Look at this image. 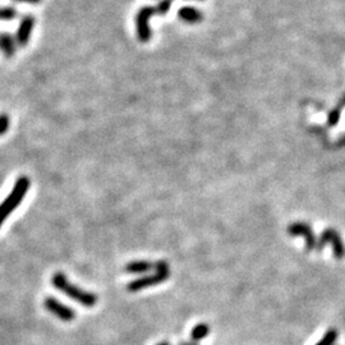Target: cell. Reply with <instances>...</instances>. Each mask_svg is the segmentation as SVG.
<instances>
[{"label":"cell","mask_w":345,"mask_h":345,"mask_svg":"<svg viewBox=\"0 0 345 345\" xmlns=\"http://www.w3.org/2000/svg\"><path fill=\"white\" fill-rule=\"evenodd\" d=\"M16 2H26V3L37 4V3H40V2H41V0H16Z\"/></svg>","instance_id":"17"},{"label":"cell","mask_w":345,"mask_h":345,"mask_svg":"<svg viewBox=\"0 0 345 345\" xmlns=\"http://www.w3.org/2000/svg\"><path fill=\"white\" fill-rule=\"evenodd\" d=\"M51 284L58 289V290L64 293L65 296H68L69 298L74 299L77 303L82 304V306L94 307L95 304L97 303V297L95 296L94 293L86 291L83 290V289L70 284L69 280L67 279V276L63 273H55L51 278Z\"/></svg>","instance_id":"1"},{"label":"cell","mask_w":345,"mask_h":345,"mask_svg":"<svg viewBox=\"0 0 345 345\" xmlns=\"http://www.w3.org/2000/svg\"><path fill=\"white\" fill-rule=\"evenodd\" d=\"M157 345H170V344H169V341H161V342H158Z\"/></svg>","instance_id":"19"},{"label":"cell","mask_w":345,"mask_h":345,"mask_svg":"<svg viewBox=\"0 0 345 345\" xmlns=\"http://www.w3.org/2000/svg\"><path fill=\"white\" fill-rule=\"evenodd\" d=\"M171 0H164L158 4L157 7H145V8L141 9L137 14V32H138V39L142 42H146L150 40L151 37V31L150 27H148V19L153 14H165L166 12L170 9Z\"/></svg>","instance_id":"3"},{"label":"cell","mask_w":345,"mask_h":345,"mask_svg":"<svg viewBox=\"0 0 345 345\" xmlns=\"http://www.w3.org/2000/svg\"><path fill=\"white\" fill-rule=\"evenodd\" d=\"M9 124H11V119H9L8 115L0 114V136L8 132Z\"/></svg>","instance_id":"15"},{"label":"cell","mask_w":345,"mask_h":345,"mask_svg":"<svg viewBox=\"0 0 345 345\" xmlns=\"http://www.w3.org/2000/svg\"><path fill=\"white\" fill-rule=\"evenodd\" d=\"M17 16L16 9L12 7H6V8H0V21H11L14 19Z\"/></svg>","instance_id":"14"},{"label":"cell","mask_w":345,"mask_h":345,"mask_svg":"<svg viewBox=\"0 0 345 345\" xmlns=\"http://www.w3.org/2000/svg\"><path fill=\"white\" fill-rule=\"evenodd\" d=\"M208 334H210V326L206 324H200L193 327L191 337H192L193 341H200V340L205 339Z\"/></svg>","instance_id":"12"},{"label":"cell","mask_w":345,"mask_h":345,"mask_svg":"<svg viewBox=\"0 0 345 345\" xmlns=\"http://www.w3.org/2000/svg\"><path fill=\"white\" fill-rule=\"evenodd\" d=\"M0 49L3 50L7 58H12L16 52V40L11 34H0Z\"/></svg>","instance_id":"9"},{"label":"cell","mask_w":345,"mask_h":345,"mask_svg":"<svg viewBox=\"0 0 345 345\" xmlns=\"http://www.w3.org/2000/svg\"><path fill=\"white\" fill-rule=\"evenodd\" d=\"M326 243H330L332 246V251H334V256L336 258H342L345 256V246L342 243L341 238H340L339 233L335 229H325L324 233L321 234L319 243H317V248L321 249Z\"/></svg>","instance_id":"5"},{"label":"cell","mask_w":345,"mask_h":345,"mask_svg":"<svg viewBox=\"0 0 345 345\" xmlns=\"http://www.w3.org/2000/svg\"><path fill=\"white\" fill-rule=\"evenodd\" d=\"M30 179L27 177H19L12 190L11 195L4 200V202L0 205V226L3 225L6 219L18 207L19 203L23 201L24 196L29 192L30 188Z\"/></svg>","instance_id":"2"},{"label":"cell","mask_w":345,"mask_h":345,"mask_svg":"<svg viewBox=\"0 0 345 345\" xmlns=\"http://www.w3.org/2000/svg\"><path fill=\"white\" fill-rule=\"evenodd\" d=\"M153 268H155L156 273L152 275L143 276V278L137 279V280L130 281L127 285V289L129 291H138L141 289L148 288V286L157 285V284L163 283L170 275V269L169 265L165 261H157L156 263H153Z\"/></svg>","instance_id":"4"},{"label":"cell","mask_w":345,"mask_h":345,"mask_svg":"<svg viewBox=\"0 0 345 345\" xmlns=\"http://www.w3.org/2000/svg\"><path fill=\"white\" fill-rule=\"evenodd\" d=\"M34 26H35V18L32 16L27 14V16H24L23 18H22L18 30H17V35H16L17 44H18L21 47H24L27 44H29V40H30V36H31L32 30H34Z\"/></svg>","instance_id":"8"},{"label":"cell","mask_w":345,"mask_h":345,"mask_svg":"<svg viewBox=\"0 0 345 345\" xmlns=\"http://www.w3.org/2000/svg\"><path fill=\"white\" fill-rule=\"evenodd\" d=\"M152 269L153 263L148 262V261H132L125 266L124 270L128 274H145Z\"/></svg>","instance_id":"10"},{"label":"cell","mask_w":345,"mask_h":345,"mask_svg":"<svg viewBox=\"0 0 345 345\" xmlns=\"http://www.w3.org/2000/svg\"><path fill=\"white\" fill-rule=\"evenodd\" d=\"M44 307L52 313L54 316H57L58 319L62 320V321L69 322L72 320H74L75 313L72 308H69L65 304L60 303L57 298H52V297H47L44 301Z\"/></svg>","instance_id":"6"},{"label":"cell","mask_w":345,"mask_h":345,"mask_svg":"<svg viewBox=\"0 0 345 345\" xmlns=\"http://www.w3.org/2000/svg\"><path fill=\"white\" fill-rule=\"evenodd\" d=\"M288 233L290 235H303L306 239V246L308 251H312L317 247V241L314 238V234L312 231L311 226L304 223H294L289 226Z\"/></svg>","instance_id":"7"},{"label":"cell","mask_w":345,"mask_h":345,"mask_svg":"<svg viewBox=\"0 0 345 345\" xmlns=\"http://www.w3.org/2000/svg\"><path fill=\"white\" fill-rule=\"evenodd\" d=\"M337 336H339V332H337L335 329L327 330L326 334L324 335V337H322V339L320 340L316 345H334V342L336 341Z\"/></svg>","instance_id":"13"},{"label":"cell","mask_w":345,"mask_h":345,"mask_svg":"<svg viewBox=\"0 0 345 345\" xmlns=\"http://www.w3.org/2000/svg\"><path fill=\"white\" fill-rule=\"evenodd\" d=\"M179 345H197V344H195V342H180Z\"/></svg>","instance_id":"18"},{"label":"cell","mask_w":345,"mask_h":345,"mask_svg":"<svg viewBox=\"0 0 345 345\" xmlns=\"http://www.w3.org/2000/svg\"><path fill=\"white\" fill-rule=\"evenodd\" d=\"M180 18L184 19L187 22H198L202 19V14L195 8H190V7H185L179 11Z\"/></svg>","instance_id":"11"},{"label":"cell","mask_w":345,"mask_h":345,"mask_svg":"<svg viewBox=\"0 0 345 345\" xmlns=\"http://www.w3.org/2000/svg\"><path fill=\"white\" fill-rule=\"evenodd\" d=\"M339 120H340V108H336V109H334L329 114V124L335 125V124H337Z\"/></svg>","instance_id":"16"}]
</instances>
